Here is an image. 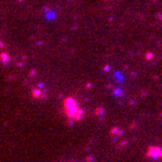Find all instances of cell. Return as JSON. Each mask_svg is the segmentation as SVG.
Listing matches in <instances>:
<instances>
[{"mask_svg":"<svg viewBox=\"0 0 162 162\" xmlns=\"http://www.w3.org/2000/svg\"><path fill=\"white\" fill-rule=\"evenodd\" d=\"M64 114L66 115V118L69 119L70 122H80L84 116L83 110L80 108V104L77 103L76 99L73 97H66L64 100Z\"/></svg>","mask_w":162,"mask_h":162,"instance_id":"cell-1","label":"cell"}]
</instances>
